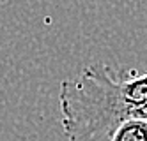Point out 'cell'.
<instances>
[{
  "label": "cell",
  "mask_w": 147,
  "mask_h": 141,
  "mask_svg": "<svg viewBox=\"0 0 147 141\" xmlns=\"http://www.w3.org/2000/svg\"><path fill=\"white\" fill-rule=\"evenodd\" d=\"M59 99L69 141H112L113 132L133 118L135 106L147 99V74L115 81L105 65H89L80 78L60 83Z\"/></svg>",
  "instance_id": "1"
},
{
  "label": "cell",
  "mask_w": 147,
  "mask_h": 141,
  "mask_svg": "<svg viewBox=\"0 0 147 141\" xmlns=\"http://www.w3.org/2000/svg\"><path fill=\"white\" fill-rule=\"evenodd\" d=\"M112 141H147V120L129 118L113 132Z\"/></svg>",
  "instance_id": "2"
}]
</instances>
